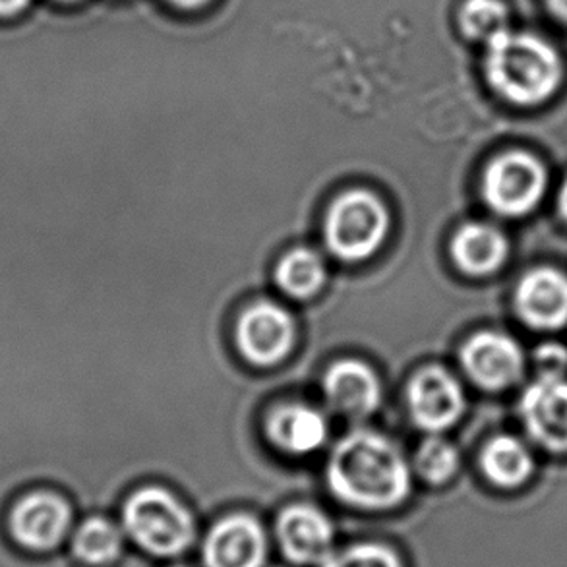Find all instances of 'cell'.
<instances>
[{"instance_id":"cell-27","label":"cell","mask_w":567,"mask_h":567,"mask_svg":"<svg viewBox=\"0 0 567 567\" xmlns=\"http://www.w3.org/2000/svg\"><path fill=\"white\" fill-rule=\"evenodd\" d=\"M560 214L567 221V181L566 185H564V190H561L560 194Z\"/></svg>"},{"instance_id":"cell-12","label":"cell","mask_w":567,"mask_h":567,"mask_svg":"<svg viewBox=\"0 0 567 567\" xmlns=\"http://www.w3.org/2000/svg\"><path fill=\"white\" fill-rule=\"evenodd\" d=\"M522 416L530 436L550 452H567V382L540 377L525 391Z\"/></svg>"},{"instance_id":"cell-13","label":"cell","mask_w":567,"mask_h":567,"mask_svg":"<svg viewBox=\"0 0 567 567\" xmlns=\"http://www.w3.org/2000/svg\"><path fill=\"white\" fill-rule=\"evenodd\" d=\"M515 307L525 323L537 330H556L567 322V277L556 269H535L523 277Z\"/></svg>"},{"instance_id":"cell-20","label":"cell","mask_w":567,"mask_h":567,"mask_svg":"<svg viewBox=\"0 0 567 567\" xmlns=\"http://www.w3.org/2000/svg\"><path fill=\"white\" fill-rule=\"evenodd\" d=\"M457 22L465 38L484 45L512 30V14L502 0H465Z\"/></svg>"},{"instance_id":"cell-21","label":"cell","mask_w":567,"mask_h":567,"mask_svg":"<svg viewBox=\"0 0 567 567\" xmlns=\"http://www.w3.org/2000/svg\"><path fill=\"white\" fill-rule=\"evenodd\" d=\"M416 473L430 484H444L460 468V453L444 437H429L414 457Z\"/></svg>"},{"instance_id":"cell-8","label":"cell","mask_w":567,"mask_h":567,"mask_svg":"<svg viewBox=\"0 0 567 567\" xmlns=\"http://www.w3.org/2000/svg\"><path fill=\"white\" fill-rule=\"evenodd\" d=\"M285 558L297 566H320L336 553V527L322 509L310 504L285 507L276 522Z\"/></svg>"},{"instance_id":"cell-3","label":"cell","mask_w":567,"mask_h":567,"mask_svg":"<svg viewBox=\"0 0 567 567\" xmlns=\"http://www.w3.org/2000/svg\"><path fill=\"white\" fill-rule=\"evenodd\" d=\"M123 530L147 556L177 558L194 545L196 522L173 492L146 486L124 502Z\"/></svg>"},{"instance_id":"cell-15","label":"cell","mask_w":567,"mask_h":567,"mask_svg":"<svg viewBox=\"0 0 567 567\" xmlns=\"http://www.w3.org/2000/svg\"><path fill=\"white\" fill-rule=\"evenodd\" d=\"M266 432L281 452L308 455L322 447L328 437V422L312 406L284 405L269 414Z\"/></svg>"},{"instance_id":"cell-1","label":"cell","mask_w":567,"mask_h":567,"mask_svg":"<svg viewBox=\"0 0 567 567\" xmlns=\"http://www.w3.org/2000/svg\"><path fill=\"white\" fill-rule=\"evenodd\" d=\"M330 492L347 506L385 512L409 498L413 476L403 453L377 432L343 437L328 463Z\"/></svg>"},{"instance_id":"cell-26","label":"cell","mask_w":567,"mask_h":567,"mask_svg":"<svg viewBox=\"0 0 567 567\" xmlns=\"http://www.w3.org/2000/svg\"><path fill=\"white\" fill-rule=\"evenodd\" d=\"M171 4L177 8H185V10H194V8L206 7L209 0H169Z\"/></svg>"},{"instance_id":"cell-19","label":"cell","mask_w":567,"mask_h":567,"mask_svg":"<svg viewBox=\"0 0 567 567\" xmlns=\"http://www.w3.org/2000/svg\"><path fill=\"white\" fill-rule=\"evenodd\" d=\"M276 279L285 295L292 299H310L326 284V266L315 250L297 248L279 261Z\"/></svg>"},{"instance_id":"cell-6","label":"cell","mask_w":567,"mask_h":567,"mask_svg":"<svg viewBox=\"0 0 567 567\" xmlns=\"http://www.w3.org/2000/svg\"><path fill=\"white\" fill-rule=\"evenodd\" d=\"M546 190L543 163L525 152H509L488 165L483 194L496 214L525 215L537 207Z\"/></svg>"},{"instance_id":"cell-30","label":"cell","mask_w":567,"mask_h":567,"mask_svg":"<svg viewBox=\"0 0 567 567\" xmlns=\"http://www.w3.org/2000/svg\"><path fill=\"white\" fill-rule=\"evenodd\" d=\"M16 399V398H14ZM10 401H12V399H10ZM4 403H7V401H4ZM0 405H2V403H0Z\"/></svg>"},{"instance_id":"cell-17","label":"cell","mask_w":567,"mask_h":567,"mask_svg":"<svg viewBox=\"0 0 567 567\" xmlns=\"http://www.w3.org/2000/svg\"><path fill=\"white\" fill-rule=\"evenodd\" d=\"M123 527L107 517H87L70 538V556L84 567L115 566L124 554Z\"/></svg>"},{"instance_id":"cell-16","label":"cell","mask_w":567,"mask_h":567,"mask_svg":"<svg viewBox=\"0 0 567 567\" xmlns=\"http://www.w3.org/2000/svg\"><path fill=\"white\" fill-rule=\"evenodd\" d=\"M452 258L468 276H488L506 261V237L492 225L468 223L453 237Z\"/></svg>"},{"instance_id":"cell-9","label":"cell","mask_w":567,"mask_h":567,"mask_svg":"<svg viewBox=\"0 0 567 567\" xmlns=\"http://www.w3.org/2000/svg\"><path fill=\"white\" fill-rule=\"evenodd\" d=\"M268 560V537L252 515L223 517L209 529L202 546L206 567H264Z\"/></svg>"},{"instance_id":"cell-5","label":"cell","mask_w":567,"mask_h":567,"mask_svg":"<svg viewBox=\"0 0 567 567\" xmlns=\"http://www.w3.org/2000/svg\"><path fill=\"white\" fill-rule=\"evenodd\" d=\"M72 507L61 494L31 491L16 499L7 514V535L23 554L49 556L61 548L72 527Z\"/></svg>"},{"instance_id":"cell-4","label":"cell","mask_w":567,"mask_h":567,"mask_svg":"<svg viewBox=\"0 0 567 567\" xmlns=\"http://www.w3.org/2000/svg\"><path fill=\"white\" fill-rule=\"evenodd\" d=\"M388 233V207L369 190L339 196L326 217V245L339 260H367L382 248Z\"/></svg>"},{"instance_id":"cell-28","label":"cell","mask_w":567,"mask_h":567,"mask_svg":"<svg viewBox=\"0 0 567 567\" xmlns=\"http://www.w3.org/2000/svg\"><path fill=\"white\" fill-rule=\"evenodd\" d=\"M61 2H76V0H61Z\"/></svg>"},{"instance_id":"cell-22","label":"cell","mask_w":567,"mask_h":567,"mask_svg":"<svg viewBox=\"0 0 567 567\" xmlns=\"http://www.w3.org/2000/svg\"><path fill=\"white\" fill-rule=\"evenodd\" d=\"M318 567H405L390 546L380 543H359L331 554Z\"/></svg>"},{"instance_id":"cell-23","label":"cell","mask_w":567,"mask_h":567,"mask_svg":"<svg viewBox=\"0 0 567 567\" xmlns=\"http://www.w3.org/2000/svg\"><path fill=\"white\" fill-rule=\"evenodd\" d=\"M537 367L540 377L564 378L567 370V351L561 346H543L538 349Z\"/></svg>"},{"instance_id":"cell-25","label":"cell","mask_w":567,"mask_h":567,"mask_svg":"<svg viewBox=\"0 0 567 567\" xmlns=\"http://www.w3.org/2000/svg\"><path fill=\"white\" fill-rule=\"evenodd\" d=\"M546 7L560 22L567 23V0H546Z\"/></svg>"},{"instance_id":"cell-11","label":"cell","mask_w":567,"mask_h":567,"mask_svg":"<svg viewBox=\"0 0 567 567\" xmlns=\"http://www.w3.org/2000/svg\"><path fill=\"white\" fill-rule=\"evenodd\" d=\"M461 362L471 380L486 390H504L517 382L525 364L517 341L496 331H483L468 339L461 351Z\"/></svg>"},{"instance_id":"cell-7","label":"cell","mask_w":567,"mask_h":567,"mask_svg":"<svg viewBox=\"0 0 567 567\" xmlns=\"http://www.w3.org/2000/svg\"><path fill=\"white\" fill-rule=\"evenodd\" d=\"M237 347L256 367H274L284 361L297 341L292 316L274 302H256L238 318Z\"/></svg>"},{"instance_id":"cell-24","label":"cell","mask_w":567,"mask_h":567,"mask_svg":"<svg viewBox=\"0 0 567 567\" xmlns=\"http://www.w3.org/2000/svg\"><path fill=\"white\" fill-rule=\"evenodd\" d=\"M28 4L30 0H0V16L10 18V16L20 14Z\"/></svg>"},{"instance_id":"cell-29","label":"cell","mask_w":567,"mask_h":567,"mask_svg":"<svg viewBox=\"0 0 567 567\" xmlns=\"http://www.w3.org/2000/svg\"><path fill=\"white\" fill-rule=\"evenodd\" d=\"M14 312H16V310H14ZM10 315H12V312H10ZM7 316H8V315H7ZM2 318H4V316H2ZM2 318H0V320H2Z\"/></svg>"},{"instance_id":"cell-31","label":"cell","mask_w":567,"mask_h":567,"mask_svg":"<svg viewBox=\"0 0 567 567\" xmlns=\"http://www.w3.org/2000/svg\"><path fill=\"white\" fill-rule=\"evenodd\" d=\"M173 567H185V566H173Z\"/></svg>"},{"instance_id":"cell-2","label":"cell","mask_w":567,"mask_h":567,"mask_svg":"<svg viewBox=\"0 0 567 567\" xmlns=\"http://www.w3.org/2000/svg\"><path fill=\"white\" fill-rule=\"evenodd\" d=\"M558 49L530 31L509 30L486 45L484 74L502 100L535 107L553 100L564 84Z\"/></svg>"},{"instance_id":"cell-18","label":"cell","mask_w":567,"mask_h":567,"mask_svg":"<svg viewBox=\"0 0 567 567\" xmlns=\"http://www.w3.org/2000/svg\"><path fill=\"white\" fill-rule=\"evenodd\" d=\"M481 465L486 478L502 488L522 486L533 475V457L527 445L512 436L494 437L488 442Z\"/></svg>"},{"instance_id":"cell-14","label":"cell","mask_w":567,"mask_h":567,"mask_svg":"<svg viewBox=\"0 0 567 567\" xmlns=\"http://www.w3.org/2000/svg\"><path fill=\"white\" fill-rule=\"evenodd\" d=\"M323 391L330 405L349 419L369 416L382 401L377 372L361 361L336 362L323 378Z\"/></svg>"},{"instance_id":"cell-10","label":"cell","mask_w":567,"mask_h":567,"mask_svg":"<svg viewBox=\"0 0 567 567\" xmlns=\"http://www.w3.org/2000/svg\"><path fill=\"white\" fill-rule=\"evenodd\" d=\"M409 411L416 426L442 432L460 421L465 411V395L460 382L444 369H424L409 383Z\"/></svg>"}]
</instances>
